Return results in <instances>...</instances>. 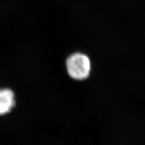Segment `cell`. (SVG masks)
I'll return each instance as SVG.
<instances>
[{"label":"cell","mask_w":145,"mask_h":145,"mask_svg":"<svg viewBox=\"0 0 145 145\" xmlns=\"http://www.w3.org/2000/svg\"><path fill=\"white\" fill-rule=\"evenodd\" d=\"M66 67L68 73L71 78L77 80L87 79L91 71V62L84 54L76 53L67 58Z\"/></svg>","instance_id":"6da1fadb"},{"label":"cell","mask_w":145,"mask_h":145,"mask_svg":"<svg viewBox=\"0 0 145 145\" xmlns=\"http://www.w3.org/2000/svg\"><path fill=\"white\" fill-rule=\"evenodd\" d=\"M16 104L15 94L9 88L0 89V116L10 112Z\"/></svg>","instance_id":"7a4b0ae2"}]
</instances>
